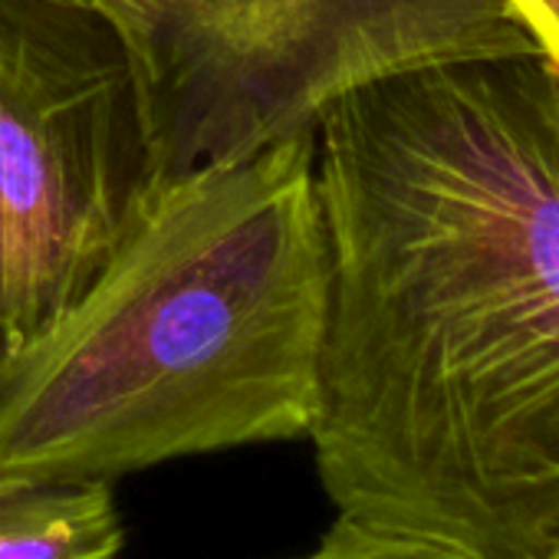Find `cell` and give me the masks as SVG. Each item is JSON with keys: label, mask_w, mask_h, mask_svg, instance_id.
Here are the masks:
<instances>
[{"label": "cell", "mask_w": 559, "mask_h": 559, "mask_svg": "<svg viewBox=\"0 0 559 559\" xmlns=\"http://www.w3.org/2000/svg\"><path fill=\"white\" fill-rule=\"evenodd\" d=\"M330 304L307 441L336 520L559 552V73L431 63L317 126Z\"/></svg>", "instance_id": "obj_1"}, {"label": "cell", "mask_w": 559, "mask_h": 559, "mask_svg": "<svg viewBox=\"0 0 559 559\" xmlns=\"http://www.w3.org/2000/svg\"><path fill=\"white\" fill-rule=\"evenodd\" d=\"M326 304L317 132L158 181L96 284L0 362V480L304 441Z\"/></svg>", "instance_id": "obj_2"}, {"label": "cell", "mask_w": 559, "mask_h": 559, "mask_svg": "<svg viewBox=\"0 0 559 559\" xmlns=\"http://www.w3.org/2000/svg\"><path fill=\"white\" fill-rule=\"evenodd\" d=\"M155 181L317 132L431 63L539 53L503 0H132Z\"/></svg>", "instance_id": "obj_3"}, {"label": "cell", "mask_w": 559, "mask_h": 559, "mask_svg": "<svg viewBox=\"0 0 559 559\" xmlns=\"http://www.w3.org/2000/svg\"><path fill=\"white\" fill-rule=\"evenodd\" d=\"M155 185L119 24L90 0H0V362L96 284Z\"/></svg>", "instance_id": "obj_4"}, {"label": "cell", "mask_w": 559, "mask_h": 559, "mask_svg": "<svg viewBox=\"0 0 559 559\" xmlns=\"http://www.w3.org/2000/svg\"><path fill=\"white\" fill-rule=\"evenodd\" d=\"M112 484L0 480V559H119Z\"/></svg>", "instance_id": "obj_5"}, {"label": "cell", "mask_w": 559, "mask_h": 559, "mask_svg": "<svg viewBox=\"0 0 559 559\" xmlns=\"http://www.w3.org/2000/svg\"><path fill=\"white\" fill-rule=\"evenodd\" d=\"M290 559H467L441 546L395 539L382 533H369L346 520H333V526L320 536V543Z\"/></svg>", "instance_id": "obj_6"}, {"label": "cell", "mask_w": 559, "mask_h": 559, "mask_svg": "<svg viewBox=\"0 0 559 559\" xmlns=\"http://www.w3.org/2000/svg\"><path fill=\"white\" fill-rule=\"evenodd\" d=\"M539 57L559 73V0H503Z\"/></svg>", "instance_id": "obj_7"}, {"label": "cell", "mask_w": 559, "mask_h": 559, "mask_svg": "<svg viewBox=\"0 0 559 559\" xmlns=\"http://www.w3.org/2000/svg\"><path fill=\"white\" fill-rule=\"evenodd\" d=\"M90 4L103 8L119 24V31L126 34L129 47L135 50V44H139V11L132 8V0H90Z\"/></svg>", "instance_id": "obj_8"}, {"label": "cell", "mask_w": 559, "mask_h": 559, "mask_svg": "<svg viewBox=\"0 0 559 559\" xmlns=\"http://www.w3.org/2000/svg\"><path fill=\"white\" fill-rule=\"evenodd\" d=\"M552 559H559V552H556V556H552Z\"/></svg>", "instance_id": "obj_9"}]
</instances>
